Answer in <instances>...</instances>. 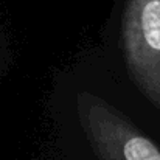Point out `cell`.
<instances>
[{
    "label": "cell",
    "mask_w": 160,
    "mask_h": 160,
    "mask_svg": "<svg viewBox=\"0 0 160 160\" xmlns=\"http://www.w3.org/2000/svg\"><path fill=\"white\" fill-rule=\"evenodd\" d=\"M79 115L101 160H160V149L113 107L81 95Z\"/></svg>",
    "instance_id": "cell-2"
},
{
    "label": "cell",
    "mask_w": 160,
    "mask_h": 160,
    "mask_svg": "<svg viewBox=\"0 0 160 160\" xmlns=\"http://www.w3.org/2000/svg\"><path fill=\"white\" fill-rule=\"evenodd\" d=\"M121 27L131 76L160 109V0H128Z\"/></svg>",
    "instance_id": "cell-1"
}]
</instances>
